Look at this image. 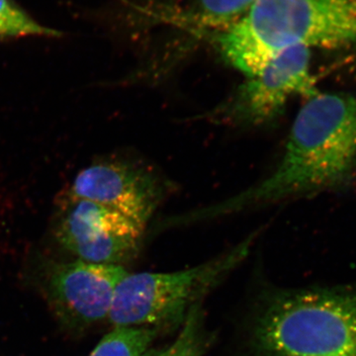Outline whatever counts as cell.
<instances>
[{
	"instance_id": "9",
	"label": "cell",
	"mask_w": 356,
	"mask_h": 356,
	"mask_svg": "<svg viewBox=\"0 0 356 356\" xmlns=\"http://www.w3.org/2000/svg\"><path fill=\"white\" fill-rule=\"evenodd\" d=\"M159 332L154 327H115L89 356H153Z\"/></svg>"
},
{
	"instance_id": "12",
	"label": "cell",
	"mask_w": 356,
	"mask_h": 356,
	"mask_svg": "<svg viewBox=\"0 0 356 356\" xmlns=\"http://www.w3.org/2000/svg\"><path fill=\"white\" fill-rule=\"evenodd\" d=\"M257 0H195L197 19L220 29L228 27L247 13Z\"/></svg>"
},
{
	"instance_id": "10",
	"label": "cell",
	"mask_w": 356,
	"mask_h": 356,
	"mask_svg": "<svg viewBox=\"0 0 356 356\" xmlns=\"http://www.w3.org/2000/svg\"><path fill=\"white\" fill-rule=\"evenodd\" d=\"M181 331L166 350L153 356H203L209 348L211 337L206 331L201 303L191 309Z\"/></svg>"
},
{
	"instance_id": "5",
	"label": "cell",
	"mask_w": 356,
	"mask_h": 356,
	"mask_svg": "<svg viewBox=\"0 0 356 356\" xmlns=\"http://www.w3.org/2000/svg\"><path fill=\"white\" fill-rule=\"evenodd\" d=\"M69 199L58 229L67 250L93 264L121 266L135 257L146 228L105 206Z\"/></svg>"
},
{
	"instance_id": "3",
	"label": "cell",
	"mask_w": 356,
	"mask_h": 356,
	"mask_svg": "<svg viewBox=\"0 0 356 356\" xmlns=\"http://www.w3.org/2000/svg\"><path fill=\"white\" fill-rule=\"evenodd\" d=\"M252 341L254 356H356V288L273 295Z\"/></svg>"
},
{
	"instance_id": "2",
	"label": "cell",
	"mask_w": 356,
	"mask_h": 356,
	"mask_svg": "<svg viewBox=\"0 0 356 356\" xmlns=\"http://www.w3.org/2000/svg\"><path fill=\"white\" fill-rule=\"evenodd\" d=\"M217 41L248 79L293 47L356 48V0H257Z\"/></svg>"
},
{
	"instance_id": "6",
	"label": "cell",
	"mask_w": 356,
	"mask_h": 356,
	"mask_svg": "<svg viewBox=\"0 0 356 356\" xmlns=\"http://www.w3.org/2000/svg\"><path fill=\"white\" fill-rule=\"evenodd\" d=\"M311 50L293 47L280 51L248 79L231 104V115L248 124L275 118L293 95L308 99L320 91L311 72Z\"/></svg>"
},
{
	"instance_id": "8",
	"label": "cell",
	"mask_w": 356,
	"mask_h": 356,
	"mask_svg": "<svg viewBox=\"0 0 356 356\" xmlns=\"http://www.w3.org/2000/svg\"><path fill=\"white\" fill-rule=\"evenodd\" d=\"M128 273L122 266L79 261L54 269V299L72 317L92 323L109 316L115 292Z\"/></svg>"
},
{
	"instance_id": "11",
	"label": "cell",
	"mask_w": 356,
	"mask_h": 356,
	"mask_svg": "<svg viewBox=\"0 0 356 356\" xmlns=\"http://www.w3.org/2000/svg\"><path fill=\"white\" fill-rule=\"evenodd\" d=\"M31 36L58 37L60 33L40 24L13 0H0V38Z\"/></svg>"
},
{
	"instance_id": "1",
	"label": "cell",
	"mask_w": 356,
	"mask_h": 356,
	"mask_svg": "<svg viewBox=\"0 0 356 356\" xmlns=\"http://www.w3.org/2000/svg\"><path fill=\"white\" fill-rule=\"evenodd\" d=\"M355 178L356 95L318 92L297 114L275 170L235 197L199 211V216L341 188Z\"/></svg>"
},
{
	"instance_id": "4",
	"label": "cell",
	"mask_w": 356,
	"mask_h": 356,
	"mask_svg": "<svg viewBox=\"0 0 356 356\" xmlns=\"http://www.w3.org/2000/svg\"><path fill=\"white\" fill-rule=\"evenodd\" d=\"M250 241L186 270L128 273L117 286L109 320L115 327H154L159 332L181 327L206 293L245 259Z\"/></svg>"
},
{
	"instance_id": "7",
	"label": "cell",
	"mask_w": 356,
	"mask_h": 356,
	"mask_svg": "<svg viewBox=\"0 0 356 356\" xmlns=\"http://www.w3.org/2000/svg\"><path fill=\"white\" fill-rule=\"evenodd\" d=\"M70 196L117 211L146 228L159 201V189L147 173L135 166L102 161L76 175Z\"/></svg>"
}]
</instances>
